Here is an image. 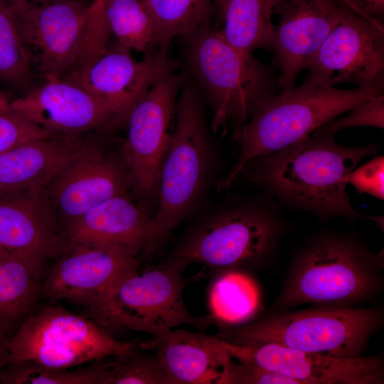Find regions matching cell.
<instances>
[{"instance_id":"27","label":"cell","mask_w":384,"mask_h":384,"mask_svg":"<svg viewBox=\"0 0 384 384\" xmlns=\"http://www.w3.org/2000/svg\"><path fill=\"white\" fill-rule=\"evenodd\" d=\"M156 29V46L167 49L177 36L210 23L213 0H144Z\"/></svg>"},{"instance_id":"25","label":"cell","mask_w":384,"mask_h":384,"mask_svg":"<svg viewBox=\"0 0 384 384\" xmlns=\"http://www.w3.org/2000/svg\"><path fill=\"white\" fill-rule=\"evenodd\" d=\"M261 290L256 281L238 269L224 271L209 292L210 315L223 326L248 321L259 311Z\"/></svg>"},{"instance_id":"18","label":"cell","mask_w":384,"mask_h":384,"mask_svg":"<svg viewBox=\"0 0 384 384\" xmlns=\"http://www.w3.org/2000/svg\"><path fill=\"white\" fill-rule=\"evenodd\" d=\"M130 185L124 164L90 144L45 189L68 223L107 199L127 195Z\"/></svg>"},{"instance_id":"2","label":"cell","mask_w":384,"mask_h":384,"mask_svg":"<svg viewBox=\"0 0 384 384\" xmlns=\"http://www.w3.org/2000/svg\"><path fill=\"white\" fill-rule=\"evenodd\" d=\"M383 250L375 252L352 233L321 232L308 238L289 261L268 311L306 304L360 306L383 290Z\"/></svg>"},{"instance_id":"33","label":"cell","mask_w":384,"mask_h":384,"mask_svg":"<svg viewBox=\"0 0 384 384\" xmlns=\"http://www.w3.org/2000/svg\"><path fill=\"white\" fill-rule=\"evenodd\" d=\"M384 156H376L347 176V183L360 194H368L380 200L384 197Z\"/></svg>"},{"instance_id":"12","label":"cell","mask_w":384,"mask_h":384,"mask_svg":"<svg viewBox=\"0 0 384 384\" xmlns=\"http://www.w3.org/2000/svg\"><path fill=\"white\" fill-rule=\"evenodd\" d=\"M309 76L336 87L384 83V29L343 4L341 17L309 62Z\"/></svg>"},{"instance_id":"7","label":"cell","mask_w":384,"mask_h":384,"mask_svg":"<svg viewBox=\"0 0 384 384\" xmlns=\"http://www.w3.org/2000/svg\"><path fill=\"white\" fill-rule=\"evenodd\" d=\"M186 267L181 262L168 261L142 273L132 271L87 309L95 321L110 332L127 329L155 338L181 324L204 329L212 324L213 316L192 314L183 300L186 280L182 273Z\"/></svg>"},{"instance_id":"38","label":"cell","mask_w":384,"mask_h":384,"mask_svg":"<svg viewBox=\"0 0 384 384\" xmlns=\"http://www.w3.org/2000/svg\"><path fill=\"white\" fill-rule=\"evenodd\" d=\"M8 2H12L16 1H21V0H6ZM22 1H33V2H48V1H59V0H22Z\"/></svg>"},{"instance_id":"37","label":"cell","mask_w":384,"mask_h":384,"mask_svg":"<svg viewBox=\"0 0 384 384\" xmlns=\"http://www.w3.org/2000/svg\"><path fill=\"white\" fill-rule=\"evenodd\" d=\"M11 101L6 95L0 90V112L8 110L11 108Z\"/></svg>"},{"instance_id":"28","label":"cell","mask_w":384,"mask_h":384,"mask_svg":"<svg viewBox=\"0 0 384 384\" xmlns=\"http://www.w3.org/2000/svg\"><path fill=\"white\" fill-rule=\"evenodd\" d=\"M34 68L31 55L18 33L6 0H0V83L11 90L33 87Z\"/></svg>"},{"instance_id":"22","label":"cell","mask_w":384,"mask_h":384,"mask_svg":"<svg viewBox=\"0 0 384 384\" xmlns=\"http://www.w3.org/2000/svg\"><path fill=\"white\" fill-rule=\"evenodd\" d=\"M75 135L34 140L0 154V196L45 188L89 144Z\"/></svg>"},{"instance_id":"32","label":"cell","mask_w":384,"mask_h":384,"mask_svg":"<svg viewBox=\"0 0 384 384\" xmlns=\"http://www.w3.org/2000/svg\"><path fill=\"white\" fill-rule=\"evenodd\" d=\"M348 114L334 118L321 125L311 134L334 136L340 130L356 127H384V96H375L352 109Z\"/></svg>"},{"instance_id":"15","label":"cell","mask_w":384,"mask_h":384,"mask_svg":"<svg viewBox=\"0 0 384 384\" xmlns=\"http://www.w3.org/2000/svg\"><path fill=\"white\" fill-rule=\"evenodd\" d=\"M222 341L233 358L281 373L298 384L384 383L380 355L334 358L274 343L244 346Z\"/></svg>"},{"instance_id":"30","label":"cell","mask_w":384,"mask_h":384,"mask_svg":"<svg viewBox=\"0 0 384 384\" xmlns=\"http://www.w3.org/2000/svg\"><path fill=\"white\" fill-rule=\"evenodd\" d=\"M115 358L103 361L100 384H171L156 355L134 349Z\"/></svg>"},{"instance_id":"36","label":"cell","mask_w":384,"mask_h":384,"mask_svg":"<svg viewBox=\"0 0 384 384\" xmlns=\"http://www.w3.org/2000/svg\"><path fill=\"white\" fill-rule=\"evenodd\" d=\"M9 337V335L0 322V377L3 369L7 366Z\"/></svg>"},{"instance_id":"13","label":"cell","mask_w":384,"mask_h":384,"mask_svg":"<svg viewBox=\"0 0 384 384\" xmlns=\"http://www.w3.org/2000/svg\"><path fill=\"white\" fill-rule=\"evenodd\" d=\"M166 49L149 50L136 60L131 50L117 42L98 57L73 69L62 79L85 90L110 104L119 122L127 117L144 94L160 78L171 72Z\"/></svg>"},{"instance_id":"29","label":"cell","mask_w":384,"mask_h":384,"mask_svg":"<svg viewBox=\"0 0 384 384\" xmlns=\"http://www.w3.org/2000/svg\"><path fill=\"white\" fill-rule=\"evenodd\" d=\"M103 358L82 368H52L33 361L9 365L0 377L3 383L11 384H100Z\"/></svg>"},{"instance_id":"1","label":"cell","mask_w":384,"mask_h":384,"mask_svg":"<svg viewBox=\"0 0 384 384\" xmlns=\"http://www.w3.org/2000/svg\"><path fill=\"white\" fill-rule=\"evenodd\" d=\"M378 149L375 143L348 147L338 144L334 136L310 134L252 159L240 174L284 207L308 211L323 221L337 216L366 219L383 228V217L358 212L346 191L348 175Z\"/></svg>"},{"instance_id":"39","label":"cell","mask_w":384,"mask_h":384,"mask_svg":"<svg viewBox=\"0 0 384 384\" xmlns=\"http://www.w3.org/2000/svg\"><path fill=\"white\" fill-rule=\"evenodd\" d=\"M223 1L224 0H213L215 8L219 10Z\"/></svg>"},{"instance_id":"6","label":"cell","mask_w":384,"mask_h":384,"mask_svg":"<svg viewBox=\"0 0 384 384\" xmlns=\"http://www.w3.org/2000/svg\"><path fill=\"white\" fill-rule=\"evenodd\" d=\"M182 37L188 67L211 105V129L233 125L236 132L257 105L274 94L273 72L253 54L236 49L210 23Z\"/></svg>"},{"instance_id":"16","label":"cell","mask_w":384,"mask_h":384,"mask_svg":"<svg viewBox=\"0 0 384 384\" xmlns=\"http://www.w3.org/2000/svg\"><path fill=\"white\" fill-rule=\"evenodd\" d=\"M343 4L341 0H279L272 50L282 90L294 86L299 74L338 23Z\"/></svg>"},{"instance_id":"20","label":"cell","mask_w":384,"mask_h":384,"mask_svg":"<svg viewBox=\"0 0 384 384\" xmlns=\"http://www.w3.org/2000/svg\"><path fill=\"white\" fill-rule=\"evenodd\" d=\"M140 346L155 350L171 384H227L233 357L215 336L171 330Z\"/></svg>"},{"instance_id":"21","label":"cell","mask_w":384,"mask_h":384,"mask_svg":"<svg viewBox=\"0 0 384 384\" xmlns=\"http://www.w3.org/2000/svg\"><path fill=\"white\" fill-rule=\"evenodd\" d=\"M45 188L0 196V248L48 258L64 250Z\"/></svg>"},{"instance_id":"3","label":"cell","mask_w":384,"mask_h":384,"mask_svg":"<svg viewBox=\"0 0 384 384\" xmlns=\"http://www.w3.org/2000/svg\"><path fill=\"white\" fill-rule=\"evenodd\" d=\"M383 85L343 90L308 75L301 85L265 97L235 132L240 154L228 175L219 181L218 191L229 188L252 159L286 147L362 102L383 94Z\"/></svg>"},{"instance_id":"14","label":"cell","mask_w":384,"mask_h":384,"mask_svg":"<svg viewBox=\"0 0 384 384\" xmlns=\"http://www.w3.org/2000/svg\"><path fill=\"white\" fill-rule=\"evenodd\" d=\"M65 251L43 278L41 296L52 302L65 299L87 308L139 265L136 253L119 246L79 244Z\"/></svg>"},{"instance_id":"17","label":"cell","mask_w":384,"mask_h":384,"mask_svg":"<svg viewBox=\"0 0 384 384\" xmlns=\"http://www.w3.org/2000/svg\"><path fill=\"white\" fill-rule=\"evenodd\" d=\"M10 106L56 134L76 135L120 122L110 104L62 78L46 80Z\"/></svg>"},{"instance_id":"11","label":"cell","mask_w":384,"mask_h":384,"mask_svg":"<svg viewBox=\"0 0 384 384\" xmlns=\"http://www.w3.org/2000/svg\"><path fill=\"white\" fill-rule=\"evenodd\" d=\"M181 84L180 76L171 72L165 75L137 102L125 120L122 162L131 185L141 196H151L158 189Z\"/></svg>"},{"instance_id":"26","label":"cell","mask_w":384,"mask_h":384,"mask_svg":"<svg viewBox=\"0 0 384 384\" xmlns=\"http://www.w3.org/2000/svg\"><path fill=\"white\" fill-rule=\"evenodd\" d=\"M111 35L130 50L148 52L156 46V29L144 0H99Z\"/></svg>"},{"instance_id":"34","label":"cell","mask_w":384,"mask_h":384,"mask_svg":"<svg viewBox=\"0 0 384 384\" xmlns=\"http://www.w3.org/2000/svg\"><path fill=\"white\" fill-rule=\"evenodd\" d=\"M227 384H298L281 373L265 369L250 363H233Z\"/></svg>"},{"instance_id":"4","label":"cell","mask_w":384,"mask_h":384,"mask_svg":"<svg viewBox=\"0 0 384 384\" xmlns=\"http://www.w3.org/2000/svg\"><path fill=\"white\" fill-rule=\"evenodd\" d=\"M384 324L380 306L312 304L267 312L239 327L221 325L216 338L238 345L274 343L334 358L362 356Z\"/></svg>"},{"instance_id":"10","label":"cell","mask_w":384,"mask_h":384,"mask_svg":"<svg viewBox=\"0 0 384 384\" xmlns=\"http://www.w3.org/2000/svg\"><path fill=\"white\" fill-rule=\"evenodd\" d=\"M176 126L161 166L159 206L151 218L161 240L186 216L199 195L209 161V140L196 90L186 86L177 97Z\"/></svg>"},{"instance_id":"9","label":"cell","mask_w":384,"mask_h":384,"mask_svg":"<svg viewBox=\"0 0 384 384\" xmlns=\"http://www.w3.org/2000/svg\"><path fill=\"white\" fill-rule=\"evenodd\" d=\"M95 321L60 306H46L28 316L9 337L7 366L33 361L70 368L136 349Z\"/></svg>"},{"instance_id":"24","label":"cell","mask_w":384,"mask_h":384,"mask_svg":"<svg viewBox=\"0 0 384 384\" xmlns=\"http://www.w3.org/2000/svg\"><path fill=\"white\" fill-rule=\"evenodd\" d=\"M279 0H224L219 11L224 21L220 31L240 51L252 55L257 49L272 50V16Z\"/></svg>"},{"instance_id":"8","label":"cell","mask_w":384,"mask_h":384,"mask_svg":"<svg viewBox=\"0 0 384 384\" xmlns=\"http://www.w3.org/2000/svg\"><path fill=\"white\" fill-rule=\"evenodd\" d=\"M285 224L275 201L234 204L201 225L169 261L201 263L223 272L272 260Z\"/></svg>"},{"instance_id":"19","label":"cell","mask_w":384,"mask_h":384,"mask_svg":"<svg viewBox=\"0 0 384 384\" xmlns=\"http://www.w3.org/2000/svg\"><path fill=\"white\" fill-rule=\"evenodd\" d=\"M151 218L127 195L111 198L67 223L64 250L87 244L119 246L137 255L146 252L158 242Z\"/></svg>"},{"instance_id":"23","label":"cell","mask_w":384,"mask_h":384,"mask_svg":"<svg viewBox=\"0 0 384 384\" xmlns=\"http://www.w3.org/2000/svg\"><path fill=\"white\" fill-rule=\"evenodd\" d=\"M48 257L0 248V322L11 336L41 295Z\"/></svg>"},{"instance_id":"31","label":"cell","mask_w":384,"mask_h":384,"mask_svg":"<svg viewBox=\"0 0 384 384\" xmlns=\"http://www.w3.org/2000/svg\"><path fill=\"white\" fill-rule=\"evenodd\" d=\"M55 135L11 108L0 112V154L29 142Z\"/></svg>"},{"instance_id":"35","label":"cell","mask_w":384,"mask_h":384,"mask_svg":"<svg viewBox=\"0 0 384 384\" xmlns=\"http://www.w3.org/2000/svg\"><path fill=\"white\" fill-rule=\"evenodd\" d=\"M354 11L366 17L380 18L384 11V0H341Z\"/></svg>"},{"instance_id":"5","label":"cell","mask_w":384,"mask_h":384,"mask_svg":"<svg viewBox=\"0 0 384 384\" xmlns=\"http://www.w3.org/2000/svg\"><path fill=\"white\" fill-rule=\"evenodd\" d=\"M8 3L33 68L45 80L63 78L109 46L102 10L82 0Z\"/></svg>"}]
</instances>
